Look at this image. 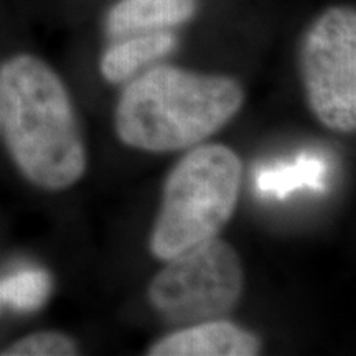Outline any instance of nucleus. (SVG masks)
<instances>
[{"label":"nucleus","instance_id":"f257e3e1","mask_svg":"<svg viewBox=\"0 0 356 356\" xmlns=\"http://www.w3.org/2000/svg\"><path fill=\"white\" fill-rule=\"evenodd\" d=\"M0 127L12 160L38 188H70L86 172L68 89L40 58L17 55L0 66Z\"/></svg>","mask_w":356,"mask_h":356},{"label":"nucleus","instance_id":"f03ea898","mask_svg":"<svg viewBox=\"0 0 356 356\" xmlns=\"http://www.w3.org/2000/svg\"><path fill=\"white\" fill-rule=\"evenodd\" d=\"M243 104L244 91L233 78L157 66L124 88L115 132L132 149L177 152L216 134Z\"/></svg>","mask_w":356,"mask_h":356},{"label":"nucleus","instance_id":"7ed1b4c3","mask_svg":"<svg viewBox=\"0 0 356 356\" xmlns=\"http://www.w3.org/2000/svg\"><path fill=\"white\" fill-rule=\"evenodd\" d=\"M243 184V163L221 144L198 145L173 167L150 234V252L168 261L216 238L231 220Z\"/></svg>","mask_w":356,"mask_h":356},{"label":"nucleus","instance_id":"20e7f679","mask_svg":"<svg viewBox=\"0 0 356 356\" xmlns=\"http://www.w3.org/2000/svg\"><path fill=\"white\" fill-rule=\"evenodd\" d=\"M244 270L234 248L213 238L167 261L149 286V300L178 323L216 320L238 305Z\"/></svg>","mask_w":356,"mask_h":356},{"label":"nucleus","instance_id":"39448f33","mask_svg":"<svg viewBox=\"0 0 356 356\" xmlns=\"http://www.w3.org/2000/svg\"><path fill=\"white\" fill-rule=\"evenodd\" d=\"M307 102L320 124L350 134L356 129V13L332 7L312 24L300 50Z\"/></svg>","mask_w":356,"mask_h":356},{"label":"nucleus","instance_id":"423d86ee","mask_svg":"<svg viewBox=\"0 0 356 356\" xmlns=\"http://www.w3.org/2000/svg\"><path fill=\"white\" fill-rule=\"evenodd\" d=\"M261 351L254 333L225 320H207L160 338L147 353L152 356H252Z\"/></svg>","mask_w":356,"mask_h":356},{"label":"nucleus","instance_id":"0eeeda50","mask_svg":"<svg viewBox=\"0 0 356 356\" xmlns=\"http://www.w3.org/2000/svg\"><path fill=\"white\" fill-rule=\"evenodd\" d=\"M330 162L318 152H302L292 160L273 162L256 170L254 185L264 198L286 200L297 191H323Z\"/></svg>","mask_w":356,"mask_h":356},{"label":"nucleus","instance_id":"6e6552de","mask_svg":"<svg viewBox=\"0 0 356 356\" xmlns=\"http://www.w3.org/2000/svg\"><path fill=\"white\" fill-rule=\"evenodd\" d=\"M195 10L197 0H121L111 8L106 25L113 37L122 38L185 24Z\"/></svg>","mask_w":356,"mask_h":356},{"label":"nucleus","instance_id":"1a4fd4ad","mask_svg":"<svg viewBox=\"0 0 356 356\" xmlns=\"http://www.w3.org/2000/svg\"><path fill=\"white\" fill-rule=\"evenodd\" d=\"M111 44L102 55L101 73L109 83H124L144 66L167 56L177 47L175 35L167 30L134 33Z\"/></svg>","mask_w":356,"mask_h":356},{"label":"nucleus","instance_id":"9d476101","mask_svg":"<svg viewBox=\"0 0 356 356\" xmlns=\"http://www.w3.org/2000/svg\"><path fill=\"white\" fill-rule=\"evenodd\" d=\"M51 291L50 274L44 269L25 267L0 277V312L38 310Z\"/></svg>","mask_w":356,"mask_h":356},{"label":"nucleus","instance_id":"9b49d317","mask_svg":"<svg viewBox=\"0 0 356 356\" xmlns=\"http://www.w3.org/2000/svg\"><path fill=\"white\" fill-rule=\"evenodd\" d=\"M76 353L74 340L60 332L33 333L2 351L7 356H71Z\"/></svg>","mask_w":356,"mask_h":356}]
</instances>
